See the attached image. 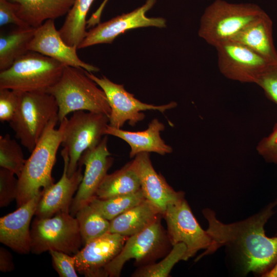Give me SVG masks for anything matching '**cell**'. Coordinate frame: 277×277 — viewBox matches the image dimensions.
<instances>
[{
	"instance_id": "cell-15",
	"label": "cell",
	"mask_w": 277,
	"mask_h": 277,
	"mask_svg": "<svg viewBox=\"0 0 277 277\" xmlns=\"http://www.w3.org/2000/svg\"><path fill=\"white\" fill-rule=\"evenodd\" d=\"M127 239L108 232L86 243L74 255L76 271L86 277L107 276L105 267L120 253Z\"/></svg>"
},
{
	"instance_id": "cell-20",
	"label": "cell",
	"mask_w": 277,
	"mask_h": 277,
	"mask_svg": "<svg viewBox=\"0 0 277 277\" xmlns=\"http://www.w3.org/2000/svg\"><path fill=\"white\" fill-rule=\"evenodd\" d=\"M165 125L157 118L153 119L147 129L141 131H129L108 125L105 135H111L126 142L130 146L131 158L141 152H155L165 155L172 152V147L165 143L160 136Z\"/></svg>"
},
{
	"instance_id": "cell-29",
	"label": "cell",
	"mask_w": 277,
	"mask_h": 277,
	"mask_svg": "<svg viewBox=\"0 0 277 277\" xmlns=\"http://www.w3.org/2000/svg\"><path fill=\"white\" fill-rule=\"evenodd\" d=\"M167 255L157 263L149 264L136 270L134 277H168L173 266L185 260L187 247L183 243L176 244Z\"/></svg>"
},
{
	"instance_id": "cell-7",
	"label": "cell",
	"mask_w": 277,
	"mask_h": 277,
	"mask_svg": "<svg viewBox=\"0 0 277 277\" xmlns=\"http://www.w3.org/2000/svg\"><path fill=\"white\" fill-rule=\"evenodd\" d=\"M30 238V252L35 254L56 250L74 255L83 245L78 221L70 212H59L50 217H35Z\"/></svg>"
},
{
	"instance_id": "cell-32",
	"label": "cell",
	"mask_w": 277,
	"mask_h": 277,
	"mask_svg": "<svg viewBox=\"0 0 277 277\" xmlns=\"http://www.w3.org/2000/svg\"><path fill=\"white\" fill-rule=\"evenodd\" d=\"M14 174L5 168H0V207L8 206L16 200L18 190V179Z\"/></svg>"
},
{
	"instance_id": "cell-30",
	"label": "cell",
	"mask_w": 277,
	"mask_h": 277,
	"mask_svg": "<svg viewBox=\"0 0 277 277\" xmlns=\"http://www.w3.org/2000/svg\"><path fill=\"white\" fill-rule=\"evenodd\" d=\"M26 160L21 147L9 134L0 136V166L10 171L18 177Z\"/></svg>"
},
{
	"instance_id": "cell-25",
	"label": "cell",
	"mask_w": 277,
	"mask_h": 277,
	"mask_svg": "<svg viewBox=\"0 0 277 277\" xmlns=\"http://www.w3.org/2000/svg\"><path fill=\"white\" fill-rule=\"evenodd\" d=\"M36 28L17 27L0 36V70L9 68L18 58L29 51V45Z\"/></svg>"
},
{
	"instance_id": "cell-22",
	"label": "cell",
	"mask_w": 277,
	"mask_h": 277,
	"mask_svg": "<svg viewBox=\"0 0 277 277\" xmlns=\"http://www.w3.org/2000/svg\"><path fill=\"white\" fill-rule=\"evenodd\" d=\"M17 16L29 26L37 28L44 21L67 14L74 0H8Z\"/></svg>"
},
{
	"instance_id": "cell-9",
	"label": "cell",
	"mask_w": 277,
	"mask_h": 277,
	"mask_svg": "<svg viewBox=\"0 0 277 277\" xmlns=\"http://www.w3.org/2000/svg\"><path fill=\"white\" fill-rule=\"evenodd\" d=\"M85 73L104 91L111 108L109 117V125L121 129L127 121L134 126L137 122L143 120L145 115L141 111L157 110L164 112L166 110L175 107V102L155 106L142 102L134 97L133 94L127 91L123 85L116 84L105 76L98 77L85 70Z\"/></svg>"
},
{
	"instance_id": "cell-8",
	"label": "cell",
	"mask_w": 277,
	"mask_h": 277,
	"mask_svg": "<svg viewBox=\"0 0 277 277\" xmlns=\"http://www.w3.org/2000/svg\"><path fill=\"white\" fill-rule=\"evenodd\" d=\"M108 123L109 117L106 114L84 110L74 111L67 118L61 145L69 155V176L76 171L83 153L102 141Z\"/></svg>"
},
{
	"instance_id": "cell-14",
	"label": "cell",
	"mask_w": 277,
	"mask_h": 277,
	"mask_svg": "<svg viewBox=\"0 0 277 277\" xmlns=\"http://www.w3.org/2000/svg\"><path fill=\"white\" fill-rule=\"evenodd\" d=\"M107 135L96 146L86 150L82 154L78 165L85 166L82 181L73 197L70 213L75 216L78 210L88 204L95 196L96 191L107 174L113 159L107 148Z\"/></svg>"
},
{
	"instance_id": "cell-39",
	"label": "cell",
	"mask_w": 277,
	"mask_h": 277,
	"mask_svg": "<svg viewBox=\"0 0 277 277\" xmlns=\"http://www.w3.org/2000/svg\"><path fill=\"white\" fill-rule=\"evenodd\" d=\"M263 277H277V262L268 271L263 274Z\"/></svg>"
},
{
	"instance_id": "cell-2",
	"label": "cell",
	"mask_w": 277,
	"mask_h": 277,
	"mask_svg": "<svg viewBox=\"0 0 277 277\" xmlns=\"http://www.w3.org/2000/svg\"><path fill=\"white\" fill-rule=\"evenodd\" d=\"M67 118L55 127L58 117L52 120L35 148L26 160L18 177V190L16 201L17 207L28 202L42 190L54 184L52 170L56 162V153L61 144Z\"/></svg>"
},
{
	"instance_id": "cell-26",
	"label": "cell",
	"mask_w": 277,
	"mask_h": 277,
	"mask_svg": "<svg viewBox=\"0 0 277 277\" xmlns=\"http://www.w3.org/2000/svg\"><path fill=\"white\" fill-rule=\"evenodd\" d=\"M94 0H74L66 19L58 30L64 42L77 48L87 32V14Z\"/></svg>"
},
{
	"instance_id": "cell-24",
	"label": "cell",
	"mask_w": 277,
	"mask_h": 277,
	"mask_svg": "<svg viewBox=\"0 0 277 277\" xmlns=\"http://www.w3.org/2000/svg\"><path fill=\"white\" fill-rule=\"evenodd\" d=\"M140 189V179L131 161L114 172L107 174L97 188L95 196L107 199L133 193Z\"/></svg>"
},
{
	"instance_id": "cell-18",
	"label": "cell",
	"mask_w": 277,
	"mask_h": 277,
	"mask_svg": "<svg viewBox=\"0 0 277 277\" xmlns=\"http://www.w3.org/2000/svg\"><path fill=\"white\" fill-rule=\"evenodd\" d=\"M132 162L139 176L141 189L145 199L162 215L169 205L184 198L183 192L175 191L164 177L156 172L149 152L138 153Z\"/></svg>"
},
{
	"instance_id": "cell-34",
	"label": "cell",
	"mask_w": 277,
	"mask_h": 277,
	"mask_svg": "<svg viewBox=\"0 0 277 277\" xmlns=\"http://www.w3.org/2000/svg\"><path fill=\"white\" fill-rule=\"evenodd\" d=\"M18 104V91L0 88V121L10 122L13 118Z\"/></svg>"
},
{
	"instance_id": "cell-17",
	"label": "cell",
	"mask_w": 277,
	"mask_h": 277,
	"mask_svg": "<svg viewBox=\"0 0 277 277\" xmlns=\"http://www.w3.org/2000/svg\"><path fill=\"white\" fill-rule=\"evenodd\" d=\"M61 155L64 160V170L60 180L47 189L43 190L35 213V217H51L59 212H70L73 196L82 181L83 166L78 165L76 171L71 176L67 174L69 158L67 150L63 148Z\"/></svg>"
},
{
	"instance_id": "cell-33",
	"label": "cell",
	"mask_w": 277,
	"mask_h": 277,
	"mask_svg": "<svg viewBox=\"0 0 277 277\" xmlns=\"http://www.w3.org/2000/svg\"><path fill=\"white\" fill-rule=\"evenodd\" d=\"M54 268L60 277H77L75 259L73 255L63 252L50 250Z\"/></svg>"
},
{
	"instance_id": "cell-36",
	"label": "cell",
	"mask_w": 277,
	"mask_h": 277,
	"mask_svg": "<svg viewBox=\"0 0 277 277\" xmlns=\"http://www.w3.org/2000/svg\"><path fill=\"white\" fill-rule=\"evenodd\" d=\"M14 24L17 27L29 26L16 14L14 5L8 0H0V26Z\"/></svg>"
},
{
	"instance_id": "cell-13",
	"label": "cell",
	"mask_w": 277,
	"mask_h": 277,
	"mask_svg": "<svg viewBox=\"0 0 277 277\" xmlns=\"http://www.w3.org/2000/svg\"><path fill=\"white\" fill-rule=\"evenodd\" d=\"M221 73L241 83H255L269 63L260 55L238 42L228 41L215 47Z\"/></svg>"
},
{
	"instance_id": "cell-5",
	"label": "cell",
	"mask_w": 277,
	"mask_h": 277,
	"mask_svg": "<svg viewBox=\"0 0 277 277\" xmlns=\"http://www.w3.org/2000/svg\"><path fill=\"white\" fill-rule=\"evenodd\" d=\"M18 93V106L9 124L15 137L31 152L51 121L58 117V107L55 97L47 92Z\"/></svg>"
},
{
	"instance_id": "cell-31",
	"label": "cell",
	"mask_w": 277,
	"mask_h": 277,
	"mask_svg": "<svg viewBox=\"0 0 277 277\" xmlns=\"http://www.w3.org/2000/svg\"><path fill=\"white\" fill-rule=\"evenodd\" d=\"M255 84L263 90L267 98L277 105V62L268 64Z\"/></svg>"
},
{
	"instance_id": "cell-38",
	"label": "cell",
	"mask_w": 277,
	"mask_h": 277,
	"mask_svg": "<svg viewBox=\"0 0 277 277\" xmlns=\"http://www.w3.org/2000/svg\"><path fill=\"white\" fill-rule=\"evenodd\" d=\"M109 0H104L98 8L91 15L92 19L95 22H100L103 11Z\"/></svg>"
},
{
	"instance_id": "cell-19",
	"label": "cell",
	"mask_w": 277,
	"mask_h": 277,
	"mask_svg": "<svg viewBox=\"0 0 277 277\" xmlns=\"http://www.w3.org/2000/svg\"><path fill=\"white\" fill-rule=\"evenodd\" d=\"M43 192L0 219L1 243L19 254L30 252V225Z\"/></svg>"
},
{
	"instance_id": "cell-35",
	"label": "cell",
	"mask_w": 277,
	"mask_h": 277,
	"mask_svg": "<svg viewBox=\"0 0 277 277\" xmlns=\"http://www.w3.org/2000/svg\"><path fill=\"white\" fill-rule=\"evenodd\" d=\"M256 150L266 162L277 164V123L271 133L260 141Z\"/></svg>"
},
{
	"instance_id": "cell-12",
	"label": "cell",
	"mask_w": 277,
	"mask_h": 277,
	"mask_svg": "<svg viewBox=\"0 0 277 277\" xmlns=\"http://www.w3.org/2000/svg\"><path fill=\"white\" fill-rule=\"evenodd\" d=\"M156 0H146L141 6L133 11L100 23L87 32L77 49L100 44H111L120 34L130 29L155 27L165 28L166 21L163 17H149L146 13L155 4Z\"/></svg>"
},
{
	"instance_id": "cell-23",
	"label": "cell",
	"mask_w": 277,
	"mask_h": 277,
	"mask_svg": "<svg viewBox=\"0 0 277 277\" xmlns=\"http://www.w3.org/2000/svg\"><path fill=\"white\" fill-rule=\"evenodd\" d=\"M161 215L145 199L110 221L109 232L128 238L144 230Z\"/></svg>"
},
{
	"instance_id": "cell-1",
	"label": "cell",
	"mask_w": 277,
	"mask_h": 277,
	"mask_svg": "<svg viewBox=\"0 0 277 277\" xmlns=\"http://www.w3.org/2000/svg\"><path fill=\"white\" fill-rule=\"evenodd\" d=\"M276 205L277 199L258 213L229 224L219 220L213 210L204 209L202 213L208 224L206 230L212 244L195 261L225 247L238 274L244 276L251 272L262 276L277 262V237L267 236L264 229Z\"/></svg>"
},
{
	"instance_id": "cell-16",
	"label": "cell",
	"mask_w": 277,
	"mask_h": 277,
	"mask_svg": "<svg viewBox=\"0 0 277 277\" xmlns=\"http://www.w3.org/2000/svg\"><path fill=\"white\" fill-rule=\"evenodd\" d=\"M29 50L52 58L65 66L82 68L89 72H97L99 68L82 61L77 48L67 44L55 26L54 19H48L36 28Z\"/></svg>"
},
{
	"instance_id": "cell-3",
	"label": "cell",
	"mask_w": 277,
	"mask_h": 277,
	"mask_svg": "<svg viewBox=\"0 0 277 277\" xmlns=\"http://www.w3.org/2000/svg\"><path fill=\"white\" fill-rule=\"evenodd\" d=\"M88 76L82 68L65 66L62 74L46 92L55 98L58 122L79 110L102 113L109 117L111 108L104 91Z\"/></svg>"
},
{
	"instance_id": "cell-21",
	"label": "cell",
	"mask_w": 277,
	"mask_h": 277,
	"mask_svg": "<svg viewBox=\"0 0 277 277\" xmlns=\"http://www.w3.org/2000/svg\"><path fill=\"white\" fill-rule=\"evenodd\" d=\"M230 41L246 46L269 63L277 62V51L272 36V21L265 11Z\"/></svg>"
},
{
	"instance_id": "cell-4",
	"label": "cell",
	"mask_w": 277,
	"mask_h": 277,
	"mask_svg": "<svg viewBox=\"0 0 277 277\" xmlns=\"http://www.w3.org/2000/svg\"><path fill=\"white\" fill-rule=\"evenodd\" d=\"M264 12L253 3L215 0L205 9L201 17L199 36L215 47L231 40Z\"/></svg>"
},
{
	"instance_id": "cell-37",
	"label": "cell",
	"mask_w": 277,
	"mask_h": 277,
	"mask_svg": "<svg viewBox=\"0 0 277 277\" xmlns=\"http://www.w3.org/2000/svg\"><path fill=\"white\" fill-rule=\"evenodd\" d=\"M14 269L11 254L5 248H0V270L3 272L12 271Z\"/></svg>"
},
{
	"instance_id": "cell-27",
	"label": "cell",
	"mask_w": 277,
	"mask_h": 277,
	"mask_svg": "<svg viewBox=\"0 0 277 277\" xmlns=\"http://www.w3.org/2000/svg\"><path fill=\"white\" fill-rule=\"evenodd\" d=\"M83 245L109 232L110 221L104 217L89 203L76 212Z\"/></svg>"
},
{
	"instance_id": "cell-6",
	"label": "cell",
	"mask_w": 277,
	"mask_h": 277,
	"mask_svg": "<svg viewBox=\"0 0 277 277\" xmlns=\"http://www.w3.org/2000/svg\"><path fill=\"white\" fill-rule=\"evenodd\" d=\"M65 65L29 51L8 69L1 71L0 88L21 92H46L60 78Z\"/></svg>"
},
{
	"instance_id": "cell-28",
	"label": "cell",
	"mask_w": 277,
	"mask_h": 277,
	"mask_svg": "<svg viewBox=\"0 0 277 277\" xmlns=\"http://www.w3.org/2000/svg\"><path fill=\"white\" fill-rule=\"evenodd\" d=\"M145 200L141 189L133 193L107 199L94 197L89 203L104 217L111 221Z\"/></svg>"
},
{
	"instance_id": "cell-10",
	"label": "cell",
	"mask_w": 277,
	"mask_h": 277,
	"mask_svg": "<svg viewBox=\"0 0 277 277\" xmlns=\"http://www.w3.org/2000/svg\"><path fill=\"white\" fill-rule=\"evenodd\" d=\"M162 216L167 225L170 244L173 246L183 243L187 247L184 261L211 245V237L199 225L185 198L169 205Z\"/></svg>"
},
{
	"instance_id": "cell-11",
	"label": "cell",
	"mask_w": 277,
	"mask_h": 277,
	"mask_svg": "<svg viewBox=\"0 0 277 277\" xmlns=\"http://www.w3.org/2000/svg\"><path fill=\"white\" fill-rule=\"evenodd\" d=\"M167 241L160 217L143 231L127 239L120 253L105 267L107 276H119L129 260L135 259L138 264L156 259L163 253Z\"/></svg>"
}]
</instances>
